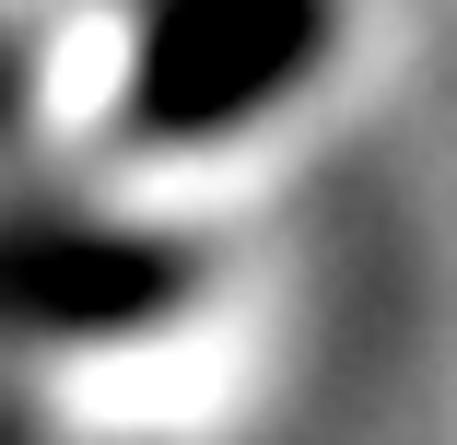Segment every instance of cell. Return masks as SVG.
<instances>
[{
	"label": "cell",
	"mask_w": 457,
	"mask_h": 445,
	"mask_svg": "<svg viewBox=\"0 0 457 445\" xmlns=\"http://www.w3.org/2000/svg\"><path fill=\"white\" fill-rule=\"evenodd\" d=\"M340 0H176L141 36L129 70V129L141 141H223L258 106H282L328 59Z\"/></svg>",
	"instance_id": "obj_1"
},
{
	"label": "cell",
	"mask_w": 457,
	"mask_h": 445,
	"mask_svg": "<svg viewBox=\"0 0 457 445\" xmlns=\"http://www.w3.org/2000/svg\"><path fill=\"white\" fill-rule=\"evenodd\" d=\"M176 235H95V223H0V328L12 340H106L188 293Z\"/></svg>",
	"instance_id": "obj_2"
}]
</instances>
